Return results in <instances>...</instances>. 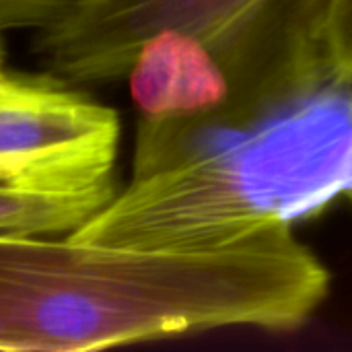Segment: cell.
Here are the masks:
<instances>
[{"label":"cell","mask_w":352,"mask_h":352,"mask_svg":"<svg viewBox=\"0 0 352 352\" xmlns=\"http://www.w3.org/2000/svg\"><path fill=\"white\" fill-rule=\"evenodd\" d=\"M328 291L326 266L289 223L196 252L0 233V351H101L221 328L293 332Z\"/></svg>","instance_id":"obj_1"},{"label":"cell","mask_w":352,"mask_h":352,"mask_svg":"<svg viewBox=\"0 0 352 352\" xmlns=\"http://www.w3.org/2000/svg\"><path fill=\"white\" fill-rule=\"evenodd\" d=\"M344 194H346V196H349V198H351V200H352V186H351V188H349V190H346V192H344Z\"/></svg>","instance_id":"obj_10"},{"label":"cell","mask_w":352,"mask_h":352,"mask_svg":"<svg viewBox=\"0 0 352 352\" xmlns=\"http://www.w3.org/2000/svg\"><path fill=\"white\" fill-rule=\"evenodd\" d=\"M8 78L6 70H4V50H2V41H0V85Z\"/></svg>","instance_id":"obj_9"},{"label":"cell","mask_w":352,"mask_h":352,"mask_svg":"<svg viewBox=\"0 0 352 352\" xmlns=\"http://www.w3.org/2000/svg\"><path fill=\"white\" fill-rule=\"evenodd\" d=\"M118 194L116 182L85 190L0 182V233L70 235Z\"/></svg>","instance_id":"obj_6"},{"label":"cell","mask_w":352,"mask_h":352,"mask_svg":"<svg viewBox=\"0 0 352 352\" xmlns=\"http://www.w3.org/2000/svg\"><path fill=\"white\" fill-rule=\"evenodd\" d=\"M82 0H0V33L45 29L68 16Z\"/></svg>","instance_id":"obj_7"},{"label":"cell","mask_w":352,"mask_h":352,"mask_svg":"<svg viewBox=\"0 0 352 352\" xmlns=\"http://www.w3.org/2000/svg\"><path fill=\"white\" fill-rule=\"evenodd\" d=\"M264 0H82L37 31L33 52L60 82L124 78L138 47L163 29L212 39Z\"/></svg>","instance_id":"obj_4"},{"label":"cell","mask_w":352,"mask_h":352,"mask_svg":"<svg viewBox=\"0 0 352 352\" xmlns=\"http://www.w3.org/2000/svg\"><path fill=\"white\" fill-rule=\"evenodd\" d=\"M126 78L140 118H206L231 103V80L210 45L179 29L151 35Z\"/></svg>","instance_id":"obj_5"},{"label":"cell","mask_w":352,"mask_h":352,"mask_svg":"<svg viewBox=\"0 0 352 352\" xmlns=\"http://www.w3.org/2000/svg\"><path fill=\"white\" fill-rule=\"evenodd\" d=\"M324 35L336 76L352 82V0H326Z\"/></svg>","instance_id":"obj_8"},{"label":"cell","mask_w":352,"mask_h":352,"mask_svg":"<svg viewBox=\"0 0 352 352\" xmlns=\"http://www.w3.org/2000/svg\"><path fill=\"white\" fill-rule=\"evenodd\" d=\"M120 118L52 78L0 85V182L85 190L113 179Z\"/></svg>","instance_id":"obj_3"},{"label":"cell","mask_w":352,"mask_h":352,"mask_svg":"<svg viewBox=\"0 0 352 352\" xmlns=\"http://www.w3.org/2000/svg\"><path fill=\"white\" fill-rule=\"evenodd\" d=\"M352 186V82L338 78L252 130L140 118L134 173L68 237L138 250L196 252L293 225Z\"/></svg>","instance_id":"obj_2"}]
</instances>
